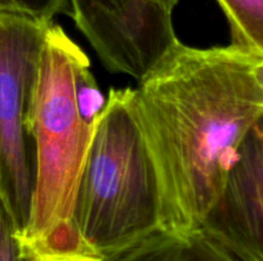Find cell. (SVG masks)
Instances as JSON below:
<instances>
[{"label":"cell","instance_id":"ba28073f","mask_svg":"<svg viewBox=\"0 0 263 261\" xmlns=\"http://www.w3.org/2000/svg\"><path fill=\"white\" fill-rule=\"evenodd\" d=\"M230 30V44L263 55V0H216Z\"/></svg>","mask_w":263,"mask_h":261},{"label":"cell","instance_id":"5b68a950","mask_svg":"<svg viewBox=\"0 0 263 261\" xmlns=\"http://www.w3.org/2000/svg\"><path fill=\"white\" fill-rule=\"evenodd\" d=\"M179 2L68 0V15L108 72L139 81L179 41Z\"/></svg>","mask_w":263,"mask_h":261},{"label":"cell","instance_id":"52a82bcc","mask_svg":"<svg viewBox=\"0 0 263 261\" xmlns=\"http://www.w3.org/2000/svg\"><path fill=\"white\" fill-rule=\"evenodd\" d=\"M102 261H239L202 230H158Z\"/></svg>","mask_w":263,"mask_h":261},{"label":"cell","instance_id":"6da1fadb","mask_svg":"<svg viewBox=\"0 0 263 261\" xmlns=\"http://www.w3.org/2000/svg\"><path fill=\"white\" fill-rule=\"evenodd\" d=\"M133 109L156 176L162 230L194 232L262 120L263 55L179 40L139 79Z\"/></svg>","mask_w":263,"mask_h":261},{"label":"cell","instance_id":"3957f363","mask_svg":"<svg viewBox=\"0 0 263 261\" xmlns=\"http://www.w3.org/2000/svg\"><path fill=\"white\" fill-rule=\"evenodd\" d=\"M80 237L102 260L162 230L158 187L133 109V87H110L74 204Z\"/></svg>","mask_w":263,"mask_h":261},{"label":"cell","instance_id":"30bf717a","mask_svg":"<svg viewBox=\"0 0 263 261\" xmlns=\"http://www.w3.org/2000/svg\"><path fill=\"white\" fill-rule=\"evenodd\" d=\"M14 232V225L7 214L0 235V261H25L21 256Z\"/></svg>","mask_w":263,"mask_h":261},{"label":"cell","instance_id":"9c48e42d","mask_svg":"<svg viewBox=\"0 0 263 261\" xmlns=\"http://www.w3.org/2000/svg\"><path fill=\"white\" fill-rule=\"evenodd\" d=\"M0 10L21 13L44 22L58 14L68 15V0H0Z\"/></svg>","mask_w":263,"mask_h":261},{"label":"cell","instance_id":"8fae6325","mask_svg":"<svg viewBox=\"0 0 263 261\" xmlns=\"http://www.w3.org/2000/svg\"><path fill=\"white\" fill-rule=\"evenodd\" d=\"M5 216H7V211H5L4 207H3L2 204H0V235H2V228H3V223H4Z\"/></svg>","mask_w":263,"mask_h":261},{"label":"cell","instance_id":"277c9868","mask_svg":"<svg viewBox=\"0 0 263 261\" xmlns=\"http://www.w3.org/2000/svg\"><path fill=\"white\" fill-rule=\"evenodd\" d=\"M49 23L0 10V204L14 233L23 229L30 210L33 163L26 110Z\"/></svg>","mask_w":263,"mask_h":261},{"label":"cell","instance_id":"8992f818","mask_svg":"<svg viewBox=\"0 0 263 261\" xmlns=\"http://www.w3.org/2000/svg\"><path fill=\"white\" fill-rule=\"evenodd\" d=\"M199 230L239 261H263V120L244 138Z\"/></svg>","mask_w":263,"mask_h":261},{"label":"cell","instance_id":"7a4b0ae2","mask_svg":"<svg viewBox=\"0 0 263 261\" xmlns=\"http://www.w3.org/2000/svg\"><path fill=\"white\" fill-rule=\"evenodd\" d=\"M104 104L86 53L61 25L49 23L26 110L32 193L27 222L14 233L25 261H102L80 237L73 211Z\"/></svg>","mask_w":263,"mask_h":261}]
</instances>
